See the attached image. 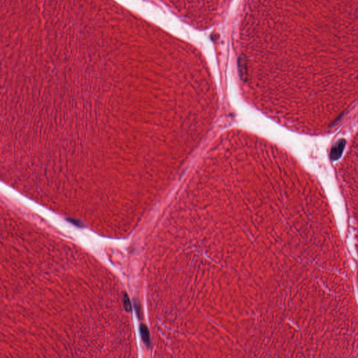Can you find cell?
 I'll return each instance as SVG.
<instances>
[{
	"label": "cell",
	"mask_w": 358,
	"mask_h": 358,
	"mask_svg": "<svg viewBox=\"0 0 358 358\" xmlns=\"http://www.w3.org/2000/svg\"><path fill=\"white\" fill-rule=\"evenodd\" d=\"M67 220L70 222V223H71L72 224H74V225H76V226H78V227H82L83 226V223H82L81 221H79V220H76V219H74V218H68Z\"/></svg>",
	"instance_id": "3957f363"
},
{
	"label": "cell",
	"mask_w": 358,
	"mask_h": 358,
	"mask_svg": "<svg viewBox=\"0 0 358 358\" xmlns=\"http://www.w3.org/2000/svg\"><path fill=\"white\" fill-rule=\"evenodd\" d=\"M123 304H124V307H125V309L126 310V311H127V312H130L132 310L131 303H130V301H129V297H128L126 293L124 294Z\"/></svg>",
	"instance_id": "7a4b0ae2"
},
{
	"label": "cell",
	"mask_w": 358,
	"mask_h": 358,
	"mask_svg": "<svg viewBox=\"0 0 358 358\" xmlns=\"http://www.w3.org/2000/svg\"><path fill=\"white\" fill-rule=\"evenodd\" d=\"M140 333H141V338L143 342L148 347L150 346V335L148 327L145 325H141L140 326Z\"/></svg>",
	"instance_id": "6da1fadb"
}]
</instances>
